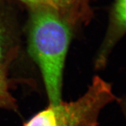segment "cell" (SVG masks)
<instances>
[{"label": "cell", "instance_id": "1", "mask_svg": "<svg viewBox=\"0 0 126 126\" xmlns=\"http://www.w3.org/2000/svg\"><path fill=\"white\" fill-rule=\"evenodd\" d=\"M74 30L54 10L30 9L27 25L28 52L40 70L49 104L63 101V73Z\"/></svg>", "mask_w": 126, "mask_h": 126}, {"label": "cell", "instance_id": "2", "mask_svg": "<svg viewBox=\"0 0 126 126\" xmlns=\"http://www.w3.org/2000/svg\"><path fill=\"white\" fill-rule=\"evenodd\" d=\"M117 99L111 84L96 75L79 98L69 102L49 104L23 126H98L102 110Z\"/></svg>", "mask_w": 126, "mask_h": 126}, {"label": "cell", "instance_id": "3", "mask_svg": "<svg viewBox=\"0 0 126 126\" xmlns=\"http://www.w3.org/2000/svg\"><path fill=\"white\" fill-rule=\"evenodd\" d=\"M126 34V0H114L110 10L109 23L103 41L96 54L95 67L106 66L114 47Z\"/></svg>", "mask_w": 126, "mask_h": 126}, {"label": "cell", "instance_id": "4", "mask_svg": "<svg viewBox=\"0 0 126 126\" xmlns=\"http://www.w3.org/2000/svg\"><path fill=\"white\" fill-rule=\"evenodd\" d=\"M19 50V32L13 19L0 1V71H8Z\"/></svg>", "mask_w": 126, "mask_h": 126}, {"label": "cell", "instance_id": "5", "mask_svg": "<svg viewBox=\"0 0 126 126\" xmlns=\"http://www.w3.org/2000/svg\"><path fill=\"white\" fill-rule=\"evenodd\" d=\"M28 8H45L53 10L64 17L71 25V0H20Z\"/></svg>", "mask_w": 126, "mask_h": 126}, {"label": "cell", "instance_id": "6", "mask_svg": "<svg viewBox=\"0 0 126 126\" xmlns=\"http://www.w3.org/2000/svg\"><path fill=\"white\" fill-rule=\"evenodd\" d=\"M91 0H71L70 22L73 28L87 23L91 19Z\"/></svg>", "mask_w": 126, "mask_h": 126}, {"label": "cell", "instance_id": "7", "mask_svg": "<svg viewBox=\"0 0 126 126\" xmlns=\"http://www.w3.org/2000/svg\"><path fill=\"white\" fill-rule=\"evenodd\" d=\"M8 73V71H0V109L16 111L17 106L11 92L12 80Z\"/></svg>", "mask_w": 126, "mask_h": 126}, {"label": "cell", "instance_id": "8", "mask_svg": "<svg viewBox=\"0 0 126 126\" xmlns=\"http://www.w3.org/2000/svg\"><path fill=\"white\" fill-rule=\"evenodd\" d=\"M117 101L119 103L120 106L121 108L123 114L124 115V117L126 120V94L123 96L122 98H118Z\"/></svg>", "mask_w": 126, "mask_h": 126}]
</instances>
